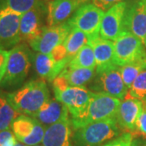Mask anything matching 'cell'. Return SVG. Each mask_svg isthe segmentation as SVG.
Returning <instances> with one entry per match:
<instances>
[{
	"label": "cell",
	"mask_w": 146,
	"mask_h": 146,
	"mask_svg": "<svg viewBox=\"0 0 146 146\" xmlns=\"http://www.w3.org/2000/svg\"><path fill=\"white\" fill-rule=\"evenodd\" d=\"M11 105L18 113L33 117L50 98L44 79L31 80L11 93H7Z\"/></svg>",
	"instance_id": "obj_1"
},
{
	"label": "cell",
	"mask_w": 146,
	"mask_h": 146,
	"mask_svg": "<svg viewBox=\"0 0 146 146\" xmlns=\"http://www.w3.org/2000/svg\"><path fill=\"white\" fill-rule=\"evenodd\" d=\"M33 56L26 43H19L11 48L0 86L3 89H13L14 91L21 87L33 63Z\"/></svg>",
	"instance_id": "obj_2"
},
{
	"label": "cell",
	"mask_w": 146,
	"mask_h": 146,
	"mask_svg": "<svg viewBox=\"0 0 146 146\" xmlns=\"http://www.w3.org/2000/svg\"><path fill=\"white\" fill-rule=\"evenodd\" d=\"M121 133L116 118H110L89 123L74 130L75 146H100L114 140Z\"/></svg>",
	"instance_id": "obj_3"
},
{
	"label": "cell",
	"mask_w": 146,
	"mask_h": 146,
	"mask_svg": "<svg viewBox=\"0 0 146 146\" xmlns=\"http://www.w3.org/2000/svg\"><path fill=\"white\" fill-rule=\"evenodd\" d=\"M122 101L108 94L94 93L84 113L79 119L71 120L74 130L94 122L115 118Z\"/></svg>",
	"instance_id": "obj_4"
},
{
	"label": "cell",
	"mask_w": 146,
	"mask_h": 146,
	"mask_svg": "<svg viewBox=\"0 0 146 146\" xmlns=\"http://www.w3.org/2000/svg\"><path fill=\"white\" fill-rule=\"evenodd\" d=\"M89 87L94 93L108 94L121 101L124 100L128 91L122 78L120 67L115 63L96 68L94 78Z\"/></svg>",
	"instance_id": "obj_5"
},
{
	"label": "cell",
	"mask_w": 146,
	"mask_h": 146,
	"mask_svg": "<svg viewBox=\"0 0 146 146\" xmlns=\"http://www.w3.org/2000/svg\"><path fill=\"white\" fill-rule=\"evenodd\" d=\"M114 63L123 67L146 55L145 47L141 39L128 32H121L114 42Z\"/></svg>",
	"instance_id": "obj_6"
},
{
	"label": "cell",
	"mask_w": 146,
	"mask_h": 146,
	"mask_svg": "<svg viewBox=\"0 0 146 146\" xmlns=\"http://www.w3.org/2000/svg\"><path fill=\"white\" fill-rule=\"evenodd\" d=\"M105 11L93 3L80 6L68 21L72 28H76L89 36V39L100 36V29Z\"/></svg>",
	"instance_id": "obj_7"
},
{
	"label": "cell",
	"mask_w": 146,
	"mask_h": 146,
	"mask_svg": "<svg viewBox=\"0 0 146 146\" xmlns=\"http://www.w3.org/2000/svg\"><path fill=\"white\" fill-rule=\"evenodd\" d=\"M55 98L66 106L71 120L79 119L87 109L94 92L85 87L69 86L63 91L54 92Z\"/></svg>",
	"instance_id": "obj_8"
},
{
	"label": "cell",
	"mask_w": 146,
	"mask_h": 146,
	"mask_svg": "<svg viewBox=\"0 0 146 146\" xmlns=\"http://www.w3.org/2000/svg\"><path fill=\"white\" fill-rule=\"evenodd\" d=\"M47 6L41 1L38 5L21 16L20 25L21 42L30 43L41 35L44 29L47 26L44 25L46 21Z\"/></svg>",
	"instance_id": "obj_9"
},
{
	"label": "cell",
	"mask_w": 146,
	"mask_h": 146,
	"mask_svg": "<svg viewBox=\"0 0 146 146\" xmlns=\"http://www.w3.org/2000/svg\"><path fill=\"white\" fill-rule=\"evenodd\" d=\"M21 14L0 6V47L13 48L21 43Z\"/></svg>",
	"instance_id": "obj_10"
},
{
	"label": "cell",
	"mask_w": 146,
	"mask_h": 146,
	"mask_svg": "<svg viewBox=\"0 0 146 146\" xmlns=\"http://www.w3.org/2000/svg\"><path fill=\"white\" fill-rule=\"evenodd\" d=\"M122 32L132 33L144 43L146 36V0L127 3Z\"/></svg>",
	"instance_id": "obj_11"
},
{
	"label": "cell",
	"mask_w": 146,
	"mask_h": 146,
	"mask_svg": "<svg viewBox=\"0 0 146 146\" xmlns=\"http://www.w3.org/2000/svg\"><path fill=\"white\" fill-rule=\"evenodd\" d=\"M72 29L68 22L57 26H46L41 35L29 45L35 51L50 54L57 46L63 44Z\"/></svg>",
	"instance_id": "obj_12"
},
{
	"label": "cell",
	"mask_w": 146,
	"mask_h": 146,
	"mask_svg": "<svg viewBox=\"0 0 146 146\" xmlns=\"http://www.w3.org/2000/svg\"><path fill=\"white\" fill-rule=\"evenodd\" d=\"M127 7V2L123 1L105 12L100 29V36L115 42L123 29Z\"/></svg>",
	"instance_id": "obj_13"
},
{
	"label": "cell",
	"mask_w": 146,
	"mask_h": 146,
	"mask_svg": "<svg viewBox=\"0 0 146 146\" xmlns=\"http://www.w3.org/2000/svg\"><path fill=\"white\" fill-rule=\"evenodd\" d=\"M143 110V102L138 99L125 98L121 102L116 114V120L120 129L133 133L136 121Z\"/></svg>",
	"instance_id": "obj_14"
},
{
	"label": "cell",
	"mask_w": 146,
	"mask_h": 146,
	"mask_svg": "<svg viewBox=\"0 0 146 146\" xmlns=\"http://www.w3.org/2000/svg\"><path fill=\"white\" fill-rule=\"evenodd\" d=\"M80 6L76 0H50L47 4V26H57L68 22Z\"/></svg>",
	"instance_id": "obj_15"
},
{
	"label": "cell",
	"mask_w": 146,
	"mask_h": 146,
	"mask_svg": "<svg viewBox=\"0 0 146 146\" xmlns=\"http://www.w3.org/2000/svg\"><path fill=\"white\" fill-rule=\"evenodd\" d=\"M72 124L68 117L46 128L43 146H72Z\"/></svg>",
	"instance_id": "obj_16"
},
{
	"label": "cell",
	"mask_w": 146,
	"mask_h": 146,
	"mask_svg": "<svg viewBox=\"0 0 146 146\" xmlns=\"http://www.w3.org/2000/svg\"><path fill=\"white\" fill-rule=\"evenodd\" d=\"M68 117L70 115L68 108L56 98L47 101L33 116L46 127Z\"/></svg>",
	"instance_id": "obj_17"
},
{
	"label": "cell",
	"mask_w": 146,
	"mask_h": 146,
	"mask_svg": "<svg viewBox=\"0 0 146 146\" xmlns=\"http://www.w3.org/2000/svg\"><path fill=\"white\" fill-rule=\"evenodd\" d=\"M89 44L94 49L96 68H103L114 63L115 46L112 41L98 36L89 39Z\"/></svg>",
	"instance_id": "obj_18"
},
{
	"label": "cell",
	"mask_w": 146,
	"mask_h": 146,
	"mask_svg": "<svg viewBox=\"0 0 146 146\" xmlns=\"http://www.w3.org/2000/svg\"><path fill=\"white\" fill-rule=\"evenodd\" d=\"M95 68H72L66 67L59 75L67 79L70 86L84 87L94 78Z\"/></svg>",
	"instance_id": "obj_19"
},
{
	"label": "cell",
	"mask_w": 146,
	"mask_h": 146,
	"mask_svg": "<svg viewBox=\"0 0 146 146\" xmlns=\"http://www.w3.org/2000/svg\"><path fill=\"white\" fill-rule=\"evenodd\" d=\"M33 66L40 78L52 82L55 76V63L50 54L37 52L33 56Z\"/></svg>",
	"instance_id": "obj_20"
},
{
	"label": "cell",
	"mask_w": 146,
	"mask_h": 146,
	"mask_svg": "<svg viewBox=\"0 0 146 146\" xmlns=\"http://www.w3.org/2000/svg\"><path fill=\"white\" fill-rule=\"evenodd\" d=\"M89 43V37L86 33L76 28H72L63 42V45L66 47L68 56L72 59L82 47Z\"/></svg>",
	"instance_id": "obj_21"
},
{
	"label": "cell",
	"mask_w": 146,
	"mask_h": 146,
	"mask_svg": "<svg viewBox=\"0 0 146 146\" xmlns=\"http://www.w3.org/2000/svg\"><path fill=\"white\" fill-rule=\"evenodd\" d=\"M7 98V93L0 90V131L11 129V123L19 115Z\"/></svg>",
	"instance_id": "obj_22"
},
{
	"label": "cell",
	"mask_w": 146,
	"mask_h": 146,
	"mask_svg": "<svg viewBox=\"0 0 146 146\" xmlns=\"http://www.w3.org/2000/svg\"><path fill=\"white\" fill-rule=\"evenodd\" d=\"M36 119L26 115H20L11 123V129L18 141L29 136L33 131Z\"/></svg>",
	"instance_id": "obj_23"
},
{
	"label": "cell",
	"mask_w": 146,
	"mask_h": 146,
	"mask_svg": "<svg viewBox=\"0 0 146 146\" xmlns=\"http://www.w3.org/2000/svg\"><path fill=\"white\" fill-rule=\"evenodd\" d=\"M67 67L72 68H96V61L93 47L89 44L82 47L70 60Z\"/></svg>",
	"instance_id": "obj_24"
},
{
	"label": "cell",
	"mask_w": 146,
	"mask_h": 146,
	"mask_svg": "<svg viewBox=\"0 0 146 146\" xmlns=\"http://www.w3.org/2000/svg\"><path fill=\"white\" fill-rule=\"evenodd\" d=\"M146 69V55L136 60L135 62L128 63L120 67L121 76L123 83L127 89H129L139 74Z\"/></svg>",
	"instance_id": "obj_25"
},
{
	"label": "cell",
	"mask_w": 146,
	"mask_h": 146,
	"mask_svg": "<svg viewBox=\"0 0 146 146\" xmlns=\"http://www.w3.org/2000/svg\"><path fill=\"white\" fill-rule=\"evenodd\" d=\"M125 98H131L146 102V69L142 71L134 80Z\"/></svg>",
	"instance_id": "obj_26"
},
{
	"label": "cell",
	"mask_w": 146,
	"mask_h": 146,
	"mask_svg": "<svg viewBox=\"0 0 146 146\" xmlns=\"http://www.w3.org/2000/svg\"><path fill=\"white\" fill-rule=\"evenodd\" d=\"M40 2L41 0H0V6L23 15L36 7Z\"/></svg>",
	"instance_id": "obj_27"
},
{
	"label": "cell",
	"mask_w": 146,
	"mask_h": 146,
	"mask_svg": "<svg viewBox=\"0 0 146 146\" xmlns=\"http://www.w3.org/2000/svg\"><path fill=\"white\" fill-rule=\"evenodd\" d=\"M46 128V127L45 126L42 125L40 122H38L36 119V123H35V126H34L33 132L29 136L25 137L20 142L25 144L27 146H35L40 145V143L42 142L43 137L45 135Z\"/></svg>",
	"instance_id": "obj_28"
},
{
	"label": "cell",
	"mask_w": 146,
	"mask_h": 146,
	"mask_svg": "<svg viewBox=\"0 0 146 146\" xmlns=\"http://www.w3.org/2000/svg\"><path fill=\"white\" fill-rule=\"evenodd\" d=\"M50 54L54 60V63H68L71 60L68 56V52H67L66 47L63 44L57 46L50 53Z\"/></svg>",
	"instance_id": "obj_29"
},
{
	"label": "cell",
	"mask_w": 146,
	"mask_h": 146,
	"mask_svg": "<svg viewBox=\"0 0 146 146\" xmlns=\"http://www.w3.org/2000/svg\"><path fill=\"white\" fill-rule=\"evenodd\" d=\"M143 136L146 137V102H143V110L136 121V129L132 136Z\"/></svg>",
	"instance_id": "obj_30"
},
{
	"label": "cell",
	"mask_w": 146,
	"mask_h": 146,
	"mask_svg": "<svg viewBox=\"0 0 146 146\" xmlns=\"http://www.w3.org/2000/svg\"><path fill=\"white\" fill-rule=\"evenodd\" d=\"M133 137L134 136H132L131 133L126 131L117 138L108 141L106 144L102 146H131L133 141Z\"/></svg>",
	"instance_id": "obj_31"
},
{
	"label": "cell",
	"mask_w": 146,
	"mask_h": 146,
	"mask_svg": "<svg viewBox=\"0 0 146 146\" xmlns=\"http://www.w3.org/2000/svg\"><path fill=\"white\" fill-rule=\"evenodd\" d=\"M16 142L17 139L11 129L0 131V146H15Z\"/></svg>",
	"instance_id": "obj_32"
},
{
	"label": "cell",
	"mask_w": 146,
	"mask_h": 146,
	"mask_svg": "<svg viewBox=\"0 0 146 146\" xmlns=\"http://www.w3.org/2000/svg\"><path fill=\"white\" fill-rule=\"evenodd\" d=\"M92 1H93V4L97 7L100 8L103 11H106L113 6L116 5L121 2H123L124 0H92Z\"/></svg>",
	"instance_id": "obj_33"
},
{
	"label": "cell",
	"mask_w": 146,
	"mask_h": 146,
	"mask_svg": "<svg viewBox=\"0 0 146 146\" xmlns=\"http://www.w3.org/2000/svg\"><path fill=\"white\" fill-rule=\"evenodd\" d=\"M9 57V51L0 47V82L5 74L7 63Z\"/></svg>",
	"instance_id": "obj_34"
},
{
	"label": "cell",
	"mask_w": 146,
	"mask_h": 146,
	"mask_svg": "<svg viewBox=\"0 0 146 146\" xmlns=\"http://www.w3.org/2000/svg\"><path fill=\"white\" fill-rule=\"evenodd\" d=\"M52 83L54 92L63 91L64 89H66L68 87L70 86L67 79L61 75H58L57 77L53 80Z\"/></svg>",
	"instance_id": "obj_35"
},
{
	"label": "cell",
	"mask_w": 146,
	"mask_h": 146,
	"mask_svg": "<svg viewBox=\"0 0 146 146\" xmlns=\"http://www.w3.org/2000/svg\"><path fill=\"white\" fill-rule=\"evenodd\" d=\"M131 146H146V144H144L140 140H133Z\"/></svg>",
	"instance_id": "obj_36"
},
{
	"label": "cell",
	"mask_w": 146,
	"mask_h": 146,
	"mask_svg": "<svg viewBox=\"0 0 146 146\" xmlns=\"http://www.w3.org/2000/svg\"><path fill=\"white\" fill-rule=\"evenodd\" d=\"M76 1L78 2L80 5H83V4H85V3H89V2L92 1V0H76Z\"/></svg>",
	"instance_id": "obj_37"
},
{
	"label": "cell",
	"mask_w": 146,
	"mask_h": 146,
	"mask_svg": "<svg viewBox=\"0 0 146 146\" xmlns=\"http://www.w3.org/2000/svg\"><path fill=\"white\" fill-rule=\"evenodd\" d=\"M15 146H27V145H25V144L21 143V142H20V141H17V142H16V144L15 145Z\"/></svg>",
	"instance_id": "obj_38"
},
{
	"label": "cell",
	"mask_w": 146,
	"mask_h": 146,
	"mask_svg": "<svg viewBox=\"0 0 146 146\" xmlns=\"http://www.w3.org/2000/svg\"><path fill=\"white\" fill-rule=\"evenodd\" d=\"M144 45H145V47L146 48V36H145V41H144Z\"/></svg>",
	"instance_id": "obj_39"
},
{
	"label": "cell",
	"mask_w": 146,
	"mask_h": 146,
	"mask_svg": "<svg viewBox=\"0 0 146 146\" xmlns=\"http://www.w3.org/2000/svg\"><path fill=\"white\" fill-rule=\"evenodd\" d=\"M35 146H43L42 145H35Z\"/></svg>",
	"instance_id": "obj_40"
}]
</instances>
